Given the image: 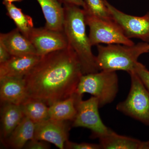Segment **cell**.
<instances>
[{
  "instance_id": "cell-13",
  "label": "cell",
  "mask_w": 149,
  "mask_h": 149,
  "mask_svg": "<svg viewBox=\"0 0 149 149\" xmlns=\"http://www.w3.org/2000/svg\"><path fill=\"white\" fill-rule=\"evenodd\" d=\"M0 42L5 46L11 56L37 54L32 42L17 28L8 33H1Z\"/></svg>"
},
{
  "instance_id": "cell-26",
  "label": "cell",
  "mask_w": 149,
  "mask_h": 149,
  "mask_svg": "<svg viewBox=\"0 0 149 149\" xmlns=\"http://www.w3.org/2000/svg\"><path fill=\"white\" fill-rule=\"evenodd\" d=\"M63 5H72L79 7H84L85 5L84 0H58Z\"/></svg>"
},
{
  "instance_id": "cell-9",
  "label": "cell",
  "mask_w": 149,
  "mask_h": 149,
  "mask_svg": "<svg viewBox=\"0 0 149 149\" xmlns=\"http://www.w3.org/2000/svg\"><path fill=\"white\" fill-rule=\"evenodd\" d=\"M36 51L37 54L43 56L69 46L63 31H58L45 27H34L28 37Z\"/></svg>"
},
{
  "instance_id": "cell-20",
  "label": "cell",
  "mask_w": 149,
  "mask_h": 149,
  "mask_svg": "<svg viewBox=\"0 0 149 149\" xmlns=\"http://www.w3.org/2000/svg\"><path fill=\"white\" fill-rule=\"evenodd\" d=\"M24 116L35 124L49 119V107L38 99L28 98L21 104Z\"/></svg>"
},
{
  "instance_id": "cell-23",
  "label": "cell",
  "mask_w": 149,
  "mask_h": 149,
  "mask_svg": "<svg viewBox=\"0 0 149 149\" xmlns=\"http://www.w3.org/2000/svg\"><path fill=\"white\" fill-rule=\"evenodd\" d=\"M65 148L68 149H101V146L100 144L90 143H76L67 141L65 145Z\"/></svg>"
},
{
  "instance_id": "cell-11",
  "label": "cell",
  "mask_w": 149,
  "mask_h": 149,
  "mask_svg": "<svg viewBox=\"0 0 149 149\" xmlns=\"http://www.w3.org/2000/svg\"><path fill=\"white\" fill-rule=\"evenodd\" d=\"M41 56L37 54L12 56L8 60L0 63V78H24L37 64Z\"/></svg>"
},
{
  "instance_id": "cell-12",
  "label": "cell",
  "mask_w": 149,
  "mask_h": 149,
  "mask_svg": "<svg viewBox=\"0 0 149 149\" xmlns=\"http://www.w3.org/2000/svg\"><path fill=\"white\" fill-rule=\"evenodd\" d=\"M0 98L2 103L21 104L28 98L23 78H0Z\"/></svg>"
},
{
  "instance_id": "cell-15",
  "label": "cell",
  "mask_w": 149,
  "mask_h": 149,
  "mask_svg": "<svg viewBox=\"0 0 149 149\" xmlns=\"http://www.w3.org/2000/svg\"><path fill=\"white\" fill-rule=\"evenodd\" d=\"M41 6L46 20L45 27L63 31L64 9L58 0H37Z\"/></svg>"
},
{
  "instance_id": "cell-10",
  "label": "cell",
  "mask_w": 149,
  "mask_h": 149,
  "mask_svg": "<svg viewBox=\"0 0 149 149\" xmlns=\"http://www.w3.org/2000/svg\"><path fill=\"white\" fill-rule=\"evenodd\" d=\"M69 127L65 121L49 118L35 124L34 139L54 144L60 149L65 148L68 141Z\"/></svg>"
},
{
  "instance_id": "cell-22",
  "label": "cell",
  "mask_w": 149,
  "mask_h": 149,
  "mask_svg": "<svg viewBox=\"0 0 149 149\" xmlns=\"http://www.w3.org/2000/svg\"><path fill=\"white\" fill-rule=\"evenodd\" d=\"M134 72H136L142 83L149 91V70L145 65L140 62L136 65Z\"/></svg>"
},
{
  "instance_id": "cell-3",
  "label": "cell",
  "mask_w": 149,
  "mask_h": 149,
  "mask_svg": "<svg viewBox=\"0 0 149 149\" xmlns=\"http://www.w3.org/2000/svg\"><path fill=\"white\" fill-rule=\"evenodd\" d=\"M97 47L96 61L99 71L123 70L129 73L134 71L139 57L149 52V43L145 42L132 46L111 44Z\"/></svg>"
},
{
  "instance_id": "cell-19",
  "label": "cell",
  "mask_w": 149,
  "mask_h": 149,
  "mask_svg": "<svg viewBox=\"0 0 149 149\" xmlns=\"http://www.w3.org/2000/svg\"><path fill=\"white\" fill-rule=\"evenodd\" d=\"M3 4L6 9L7 15L13 20L17 28L28 38L34 27L32 17L23 13L21 9L17 7L13 3L3 1Z\"/></svg>"
},
{
  "instance_id": "cell-17",
  "label": "cell",
  "mask_w": 149,
  "mask_h": 149,
  "mask_svg": "<svg viewBox=\"0 0 149 149\" xmlns=\"http://www.w3.org/2000/svg\"><path fill=\"white\" fill-rule=\"evenodd\" d=\"M77 95L54 102L49 106V118L58 121H73L77 114L76 103Z\"/></svg>"
},
{
  "instance_id": "cell-4",
  "label": "cell",
  "mask_w": 149,
  "mask_h": 149,
  "mask_svg": "<svg viewBox=\"0 0 149 149\" xmlns=\"http://www.w3.org/2000/svg\"><path fill=\"white\" fill-rule=\"evenodd\" d=\"M118 91V79L115 71H101L83 74L75 94L89 93L97 99L100 108L114 100Z\"/></svg>"
},
{
  "instance_id": "cell-2",
  "label": "cell",
  "mask_w": 149,
  "mask_h": 149,
  "mask_svg": "<svg viewBox=\"0 0 149 149\" xmlns=\"http://www.w3.org/2000/svg\"><path fill=\"white\" fill-rule=\"evenodd\" d=\"M63 32L69 46L79 59L83 74L99 72L96 56L93 53L92 46L86 33L85 11L72 5H63Z\"/></svg>"
},
{
  "instance_id": "cell-1",
  "label": "cell",
  "mask_w": 149,
  "mask_h": 149,
  "mask_svg": "<svg viewBox=\"0 0 149 149\" xmlns=\"http://www.w3.org/2000/svg\"><path fill=\"white\" fill-rule=\"evenodd\" d=\"M83 74L79 59L69 46L42 56L23 79L28 97L49 106L75 94Z\"/></svg>"
},
{
  "instance_id": "cell-21",
  "label": "cell",
  "mask_w": 149,
  "mask_h": 149,
  "mask_svg": "<svg viewBox=\"0 0 149 149\" xmlns=\"http://www.w3.org/2000/svg\"><path fill=\"white\" fill-rule=\"evenodd\" d=\"M85 14L105 19H112L104 0H84Z\"/></svg>"
},
{
  "instance_id": "cell-5",
  "label": "cell",
  "mask_w": 149,
  "mask_h": 149,
  "mask_svg": "<svg viewBox=\"0 0 149 149\" xmlns=\"http://www.w3.org/2000/svg\"><path fill=\"white\" fill-rule=\"evenodd\" d=\"M131 85L127 98L116 109L128 116L149 125V91L134 71L129 72Z\"/></svg>"
},
{
  "instance_id": "cell-27",
  "label": "cell",
  "mask_w": 149,
  "mask_h": 149,
  "mask_svg": "<svg viewBox=\"0 0 149 149\" xmlns=\"http://www.w3.org/2000/svg\"><path fill=\"white\" fill-rule=\"evenodd\" d=\"M3 1H6L8 2L13 3L14 2H20L22 1V0H3Z\"/></svg>"
},
{
  "instance_id": "cell-8",
  "label": "cell",
  "mask_w": 149,
  "mask_h": 149,
  "mask_svg": "<svg viewBox=\"0 0 149 149\" xmlns=\"http://www.w3.org/2000/svg\"><path fill=\"white\" fill-rule=\"evenodd\" d=\"M104 1L112 18L127 38H137L149 43V12L143 16H133L117 9L107 0Z\"/></svg>"
},
{
  "instance_id": "cell-24",
  "label": "cell",
  "mask_w": 149,
  "mask_h": 149,
  "mask_svg": "<svg viewBox=\"0 0 149 149\" xmlns=\"http://www.w3.org/2000/svg\"><path fill=\"white\" fill-rule=\"evenodd\" d=\"M50 146L46 141L33 139L27 142L24 148L27 149H48Z\"/></svg>"
},
{
  "instance_id": "cell-6",
  "label": "cell",
  "mask_w": 149,
  "mask_h": 149,
  "mask_svg": "<svg viewBox=\"0 0 149 149\" xmlns=\"http://www.w3.org/2000/svg\"><path fill=\"white\" fill-rule=\"evenodd\" d=\"M85 22L90 28L89 38L91 45L121 44L132 46L134 43L124 35L113 19H105L85 14Z\"/></svg>"
},
{
  "instance_id": "cell-16",
  "label": "cell",
  "mask_w": 149,
  "mask_h": 149,
  "mask_svg": "<svg viewBox=\"0 0 149 149\" xmlns=\"http://www.w3.org/2000/svg\"><path fill=\"white\" fill-rule=\"evenodd\" d=\"M35 128V123L24 116L8 138L3 143L11 148H23L28 141L34 139Z\"/></svg>"
},
{
  "instance_id": "cell-25",
  "label": "cell",
  "mask_w": 149,
  "mask_h": 149,
  "mask_svg": "<svg viewBox=\"0 0 149 149\" xmlns=\"http://www.w3.org/2000/svg\"><path fill=\"white\" fill-rule=\"evenodd\" d=\"M11 56L5 46L0 42V63L6 61Z\"/></svg>"
},
{
  "instance_id": "cell-7",
  "label": "cell",
  "mask_w": 149,
  "mask_h": 149,
  "mask_svg": "<svg viewBox=\"0 0 149 149\" xmlns=\"http://www.w3.org/2000/svg\"><path fill=\"white\" fill-rule=\"evenodd\" d=\"M82 98V96L77 95V114L72 121V127L88 128L92 131V137L98 139L109 133L112 130L105 125L99 114L97 99L92 96L88 100H83Z\"/></svg>"
},
{
  "instance_id": "cell-28",
  "label": "cell",
  "mask_w": 149,
  "mask_h": 149,
  "mask_svg": "<svg viewBox=\"0 0 149 149\" xmlns=\"http://www.w3.org/2000/svg\"><path fill=\"white\" fill-rule=\"evenodd\" d=\"M145 146H146V149H149V140L147 141H145Z\"/></svg>"
},
{
  "instance_id": "cell-14",
  "label": "cell",
  "mask_w": 149,
  "mask_h": 149,
  "mask_svg": "<svg viewBox=\"0 0 149 149\" xmlns=\"http://www.w3.org/2000/svg\"><path fill=\"white\" fill-rule=\"evenodd\" d=\"M2 103L1 137L3 142L12 133L24 115L21 105L10 103Z\"/></svg>"
},
{
  "instance_id": "cell-18",
  "label": "cell",
  "mask_w": 149,
  "mask_h": 149,
  "mask_svg": "<svg viewBox=\"0 0 149 149\" xmlns=\"http://www.w3.org/2000/svg\"><path fill=\"white\" fill-rule=\"evenodd\" d=\"M103 149H146L145 141L121 136L111 130L99 138Z\"/></svg>"
}]
</instances>
